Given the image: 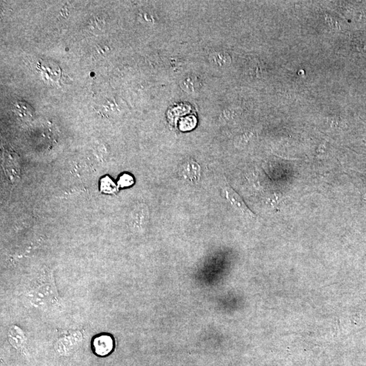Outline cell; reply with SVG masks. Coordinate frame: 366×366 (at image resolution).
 I'll use <instances>...</instances> for the list:
<instances>
[{"label": "cell", "mask_w": 366, "mask_h": 366, "mask_svg": "<svg viewBox=\"0 0 366 366\" xmlns=\"http://www.w3.org/2000/svg\"><path fill=\"white\" fill-rule=\"evenodd\" d=\"M114 340L111 335L102 333L93 337L92 349L98 356H107L114 349Z\"/></svg>", "instance_id": "obj_1"}, {"label": "cell", "mask_w": 366, "mask_h": 366, "mask_svg": "<svg viewBox=\"0 0 366 366\" xmlns=\"http://www.w3.org/2000/svg\"><path fill=\"white\" fill-rule=\"evenodd\" d=\"M12 111L22 120H30L34 117L35 111L26 101H17L12 105Z\"/></svg>", "instance_id": "obj_2"}, {"label": "cell", "mask_w": 366, "mask_h": 366, "mask_svg": "<svg viewBox=\"0 0 366 366\" xmlns=\"http://www.w3.org/2000/svg\"><path fill=\"white\" fill-rule=\"evenodd\" d=\"M225 193H226V197L229 201L235 206L237 210L242 212L244 215L248 217H254V214L248 208L246 204L244 203L243 200L241 199L240 196L233 191L231 188H226L225 189Z\"/></svg>", "instance_id": "obj_3"}, {"label": "cell", "mask_w": 366, "mask_h": 366, "mask_svg": "<svg viewBox=\"0 0 366 366\" xmlns=\"http://www.w3.org/2000/svg\"><path fill=\"white\" fill-rule=\"evenodd\" d=\"M209 59L213 66L218 68L226 67L230 65L231 62L230 56L224 52L213 53Z\"/></svg>", "instance_id": "obj_4"}, {"label": "cell", "mask_w": 366, "mask_h": 366, "mask_svg": "<svg viewBox=\"0 0 366 366\" xmlns=\"http://www.w3.org/2000/svg\"><path fill=\"white\" fill-rule=\"evenodd\" d=\"M199 79L194 78L193 76H187L182 80L181 82V88L187 92L193 93L199 90L200 88Z\"/></svg>", "instance_id": "obj_5"}, {"label": "cell", "mask_w": 366, "mask_h": 366, "mask_svg": "<svg viewBox=\"0 0 366 366\" xmlns=\"http://www.w3.org/2000/svg\"><path fill=\"white\" fill-rule=\"evenodd\" d=\"M185 175L189 179H198L200 175V167L195 163H189L185 169Z\"/></svg>", "instance_id": "obj_6"}]
</instances>
